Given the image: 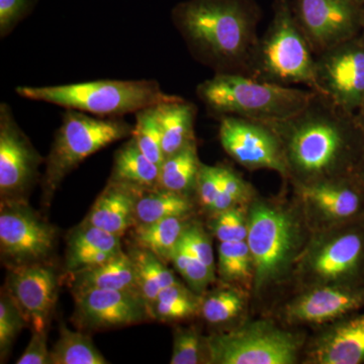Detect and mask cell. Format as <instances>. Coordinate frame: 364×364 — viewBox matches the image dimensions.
<instances>
[{"instance_id":"obj_1","label":"cell","mask_w":364,"mask_h":364,"mask_svg":"<svg viewBox=\"0 0 364 364\" xmlns=\"http://www.w3.org/2000/svg\"><path fill=\"white\" fill-rule=\"evenodd\" d=\"M174 26L198 62L215 73L247 74L258 11L249 0H186L172 9Z\"/></svg>"},{"instance_id":"obj_2","label":"cell","mask_w":364,"mask_h":364,"mask_svg":"<svg viewBox=\"0 0 364 364\" xmlns=\"http://www.w3.org/2000/svg\"><path fill=\"white\" fill-rule=\"evenodd\" d=\"M348 114L317 92L294 116L265 123L279 136L289 173L303 178L304 184L333 179L351 152Z\"/></svg>"},{"instance_id":"obj_3","label":"cell","mask_w":364,"mask_h":364,"mask_svg":"<svg viewBox=\"0 0 364 364\" xmlns=\"http://www.w3.org/2000/svg\"><path fill=\"white\" fill-rule=\"evenodd\" d=\"M316 91L275 85L247 74L215 73L196 87V95L208 112L273 123L305 109Z\"/></svg>"},{"instance_id":"obj_4","label":"cell","mask_w":364,"mask_h":364,"mask_svg":"<svg viewBox=\"0 0 364 364\" xmlns=\"http://www.w3.org/2000/svg\"><path fill=\"white\" fill-rule=\"evenodd\" d=\"M20 97L98 117H119L176 100L159 83L140 80H95L51 86H18Z\"/></svg>"},{"instance_id":"obj_5","label":"cell","mask_w":364,"mask_h":364,"mask_svg":"<svg viewBox=\"0 0 364 364\" xmlns=\"http://www.w3.org/2000/svg\"><path fill=\"white\" fill-rule=\"evenodd\" d=\"M247 75L275 85H306L317 92L316 56L287 0L277 1L272 23L254 49Z\"/></svg>"},{"instance_id":"obj_6","label":"cell","mask_w":364,"mask_h":364,"mask_svg":"<svg viewBox=\"0 0 364 364\" xmlns=\"http://www.w3.org/2000/svg\"><path fill=\"white\" fill-rule=\"evenodd\" d=\"M132 132L133 126L119 117H93L67 109L46 161L44 200H51L64 178L86 158L129 138Z\"/></svg>"},{"instance_id":"obj_7","label":"cell","mask_w":364,"mask_h":364,"mask_svg":"<svg viewBox=\"0 0 364 364\" xmlns=\"http://www.w3.org/2000/svg\"><path fill=\"white\" fill-rule=\"evenodd\" d=\"M205 344L210 363L217 364H291L299 347L294 335L268 323L214 335Z\"/></svg>"},{"instance_id":"obj_8","label":"cell","mask_w":364,"mask_h":364,"mask_svg":"<svg viewBox=\"0 0 364 364\" xmlns=\"http://www.w3.org/2000/svg\"><path fill=\"white\" fill-rule=\"evenodd\" d=\"M246 241L252 255L255 287L260 289L287 267L296 246V225L287 213L258 203L250 213Z\"/></svg>"},{"instance_id":"obj_9","label":"cell","mask_w":364,"mask_h":364,"mask_svg":"<svg viewBox=\"0 0 364 364\" xmlns=\"http://www.w3.org/2000/svg\"><path fill=\"white\" fill-rule=\"evenodd\" d=\"M56 231L18 198H2L0 249L11 267L40 263L52 253Z\"/></svg>"},{"instance_id":"obj_10","label":"cell","mask_w":364,"mask_h":364,"mask_svg":"<svg viewBox=\"0 0 364 364\" xmlns=\"http://www.w3.org/2000/svg\"><path fill=\"white\" fill-rule=\"evenodd\" d=\"M317 92L351 112L364 102V46L348 40L316 56Z\"/></svg>"},{"instance_id":"obj_11","label":"cell","mask_w":364,"mask_h":364,"mask_svg":"<svg viewBox=\"0 0 364 364\" xmlns=\"http://www.w3.org/2000/svg\"><path fill=\"white\" fill-rule=\"evenodd\" d=\"M220 142L235 161L248 169L289 173L282 143L267 124L235 116L221 117Z\"/></svg>"},{"instance_id":"obj_12","label":"cell","mask_w":364,"mask_h":364,"mask_svg":"<svg viewBox=\"0 0 364 364\" xmlns=\"http://www.w3.org/2000/svg\"><path fill=\"white\" fill-rule=\"evenodd\" d=\"M72 294L75 299L72 321L81 329L127 327L152 318L149 306L136 291L85 289Z\"/></svg>"},{"instance_id":"obj_13","label":"cell","mask_w":364,"mask_h":364,"mask_svg":"<svg viewBox=\"0 0 364 364\" xmlns=\"http://www.w3.org/2000/svg\"><path fill=\"white\" fill-rule=\"evenodd\" d=\"M28 136L6 102L0 105V193L2 198H18L32 186L41 163Z\"/></svg>"},{"instance_id":"obj_14","label":"cell","mask_w":364,"mask_h":364,"mask_svg":"<svg viewBox=\"0 0 364 364\" xmlns=\"http://www.w3.org/2000/svg\"><path fill=\"white\" fill-rule=\"evenodd\" d=\"M293 11L316 56L351 40L355 30V0H294Z\"/></svg>"},{"instance_id":"obj_15","label":"cell","mask_w":364,"mask_h":364,"mask_svg":"<svg viewBox=\"0 0 364 364\" xmlns=\"http://www.w3.org/2000/svg\"><path fill=\"white\" fill-rule=\"evenodd\" d=\"M7 293L36 331L47 330L58 296L56 272L43 262L11 267L7 277Z\"/></svg>"},{"instance_id":"obj_16","label":"cell","mask_w":364,"mask_h":364,"mask_svg":"<svg viewBox=\"0 0 364 364\" xmlns=\"http://www.w3.org/2000/svg\"><path fill=\"white\" fill-rule=\"evenodd\" d=\"M364 306V286L344 284L314 289L287 306L289 321L301 323L329 322Z\"/></svg>"},{"instance_id":"obj_17","label":"cell","mask_w":364,"mask_h":364,"mask_svg":"<svg viewBox=\"0 0 364 364\" xmlns=\"http://www.w3.org/2000/svg\"><path fill=\"white\" fill-rule=\"evenodd\" d=\"M364 267V232L353 229L335 237L312 262L314 274L325 282H349Z\"/></svg>"},{"instance_id":"obj_18","label":"cell","mask_w":364,"mask_h":364,"mask_svg":"<svg viewBox=\"0 0 364 364\" xmlns=\"http://www.w3.org/2000/svg\"><path fill=\"white\" fill-rule=\"evenodd\" d=\"M142 191L109 179L83 223L122 236L135 226L136 198Z\"/></svg>"},{"instance_id":"obj_19","label":"cell","mask_w":364,"mask_h":364,"mask_svg":"<svg viewBox=\"0 0 364 364\" xmlns=\"http://www.w3.org/2000/svg\"><path fill=\"white\" fill-rule=\"evenodd\" d=\"M122 236L82 223L67 240V272L102 264L122 250Z\"/></svg>"},{"instance_id":"obj_20","label":"cell","mask_w":364,"mask_h":364,"mask_svg":"<svg viewBox=\"0 0 364 364\" xmlns=\"http://www.w3.org/2000/svg\"><path fill=\"white\" fill-rule=\"evenodd\" d=\"M312 354L316 363H363L364 313L338 323L318 341Z\"/></svg>"},{"instance_id":"obj_21","label":"cell","mask_w":364,"mask_h":364,"mask_svg":"<svg viewBox=\"0 0 364 364\" xmlns=\"http://www.w3.org/2000/svg\"><path fill=\"white\" fill-rule=\"evenodd\" d=\"M72 291L85 289H117L139 294L130 255L124 252L102 264L68 272Z\"/></svg>"},{"instance_id":"obj_22","label":"cell","mask_w":364,"mask_h":364,"mask_svg":"<svg viewBox=\"0 0 364 364\" xmlns=\"http://www.w3.org/2000/svg\"><path fill=\"white\" fill-rule=\"evenodd\" d=\"M301 193L304 198L331 219H350L363 207L358 189L339 179L304 184Z\"/></svg>"},{"instance_id":"obj_23","label":"cell","mask_w":364,"mask_h":364,"mask_svg":"<svg viewBox=\"0 0 364 364\" xmlns=\"http://www.w3.org/2000/svg\"><path fill=\"white\" fill-rule=\"evenodd\" d=\"M196 114V105L182 97L156 105L165 158L196 140L193 135Z\"/></svg>"},{"instance_id":"obj_24","label":"cell","mask_w":364,"mask_h":364,"mask_svg":"<svg viewBox=\"0 0 364 364\" xmlns=\"http://www.w3.org/2000/svg\"><path fill=\"white\" fill-rule=\"evenodd\" d=\"M159 171V165L146 157L131 138L114 155L111 181L148 191L158 188Z\"/></svg>"},{"instance_id":"obj_25","label":"cell","mask_w":364,"mask_h":364,"mask_svg":"<svg viewBox=\"0 0 364 364\" xmlns=\"http://www.w3.org/2000/svg\"><path fill=\"white\" fill-rule=\"evenodd\" d=\"M128 254L135 270L139 294L149 306L151 312V306L160 291L165 287L177 284L178 280L166 267V263L147 249L136 246Z\"/></svg>"},{"instance_id":"obj_26","label":"cell","mask_w":364,"mask_h":364,"mask_svg":"<svg viewBox=\"0 0 364 364\" xmlns=\"http://www.w3.org/2000/svg\"><path fill=\"white\" fill-rule=\"evenodd\" d=\"M193 210V203L183 193L166 189L142 191L136 198V225L151 224L167 218L186 217Z\"/></svg>"},{"instance_id":"obj_27","label":"cell","mask_w":364,"mask_h":364,"mask_svg":"<svg viewBox=\"0 0 364 364\" xmlns=\"http://www.w3.org/2000/svg\"><path fill=\"white\" fill-rule=\"evenodd\" d=\"M200 166L195 140L165 158L160 166L158 188L186 195L196 188Z\"/></svg>"},{"instance_id":"obj_28","label":"cell","mask_w":364,"mask_h":364,"mask_svg":"<svg viewBox=\"0 0 364 364\" xmlns=\"http://www.w3.org/2000/svg\"><path fill=\"white\" fill-rule=\"evenodd\" d=\"M186 217L167 218L146 225H136L133 239L136 246L147 249L165 263L171 259L172 251L188 226Z\"/></svg>"},{"instance_id":"obj_29","label":"cell","mask_w":364,"mask_h":364,"mask_svg":"<svg viewBox=\"0 0 364 364\" xmlns=\"http://www.w3.org/2000/svg\"><path fill=\"white\" fill-rule=\"evenodd\" d=\"M59 339L50 351V364H107L92 340L81 332L60 326Z\"/></svg>"},{"instance_id":"obj_30","label":"cell","mask_w":364,"mask_h":364,"mask_svg":"<svg viewBox=\"0 0 364 364\" xmlns=\"http://www.w3.org/2000/svg\"><path fill=\"white\" fill-rule=\"evenodd\" d=\"M200 299L179 282L163 289L151 306V316L163 322L183 320L200 312Z\"/></svg>"},{"instance_id":"obj_31","label":"cell","mask_w":364,"mask_h":364,"mask_svg":"<svg viewBox=\"0 0 364 364\" xmlns=\"http://www.w3.org/2000/svg\"><path fill=\"white\" fill-rule=\"evenodd\" d=\"M135 114L132 138L146 157L161 166L165 156L162 149L161 132L157 121L156 105L144 109Z\"/></svg>"},{"instance_id":"obj_32","label":"cell","mask_w":364,"mask_h":364,"mask_svg":"<svg viewBox=\"0 0 364 364\" xmlns=\"http://www.w3.org/2000/svg\"><path fill=\"white\" fill-rule=\"evenodd\" d=\"M218 272L227 282L250 279L254 272L252 255L247 241L221 242Z\"/></svg>"},{"instance_id":"obj_33","label":"cell","mask_w":364,"mask_h":364,"mask_svg":"<svg viewBox=\"0 0 364 364\" xmlns=\"http://www.w3.org/2000/svg\"><path fill=\"white\" fill-rule=\"evenodd\" d=\"M170 261L196 293H203L215 279V272L189 252L181 240L172 251Z\"/></svg>"},{"instance_id":"obj_34","label":"cell","mask_w":364,"mask_h":364,"mask_svg":"<svg viewBox=\"0 0 364 364\" xmlns=\"http://www.w3.org/2000/svg\"><path fill=\"white\" fill-rule=\"evenodd\" d=\"M240 294L230 289L215 291L200 304L203 317L210 324H223L232 320L243 310Z\"/></svg>"},{"instance_id":"obj_35","label":"cell","mask_w":364,"mask_h":364,"mask_svg":"<svg viewBox=\"0 0 364 364\" xmlns=\"http://www.w3.org/2000/svg\"><path fill=\"white\" fill-rule=\"evenodd\" d=\"M26 326H28V322L25 316L11 294L7 291L2 293L0 299V352L2 360L9 353L18 333Z\"/></svg>"},{"instance_id":"obj_36","label":"cell","mask_w":364,"mask_h":364,"mask_svg":"<svg viewBox=\"0 0 364 364\" xmlns=\"http://www.w3.org/2000/svg\"><path fill=\"white\" fill-rule=\"evenodd\" d=\"M210 226L220 242L247 240L248 224L243 213L238 208H231L215 213Z\"/></svg>"},{"instance_id":"obj_37","label":"cell","mask_w":364,"mask_h":364,"mask_svg":"<svg viewBox=\"0 0 364 364\" xmlns=\"http://www.w3.org/2000/svg\"><path fill=\"white\" fill-rule=\"evenodd\" d=\"M221 170V191L213 205V212L219 213L229 210L247 198L248 186L238 174L227 167L220 166Z\"/></svg>"},{"instance_id":"obj_38","label":"cell","mask_w":364,"mask_h":364,"mask_svg":"<svg viewBox=\"0 0 364 364\" xmlns=\"http://www.w3.org/2000/svg\"><path fill=\"white\" fill-rule=\"evenodd\" d=\"M202 359L203 343L200 334L193 329L177 330L170 363L198 364L202 363Z\"/></svg>"},{"instance_id":"obj_39","label":"cell","mask_w":364,"mask_h":364,"mask_svg":"<svg viewBox=\"0 0 364 364\" xmlns=\"http://www.w3.org/2000/svg\"><path fill=\"white\" fill-rule=\"evenodd\" d=\"M181 242L189 252L215 272L214 251L208 235L198 225H188L181 237Z\"/></svg>"},{"instance_id":"obj_40","label":"cell","mask_w":364,"mask_h":364,"mask_svg":"<svg viewBox=\"0 0 364 364\" xmlns=\"http://www.w3.org/2000/svg\"><path fill=\"white\" fill-rule=\"evenodd\" d=\"M38 0H0V37H7L26 18Z\"/></svg>"},{"instance_id":"obj_41","label":"cell","mask_w":364,"mask_h":364,"mask_svg":"<svg viewBox=\"0 0 364 364\" xmlns=\"http://www.w3.org/2000/svg\"><path fill=\"white\" fill-rule=\"evenodd\" d=\"M196 191L203 207L212 210L221 191V170L220 166H200L196 182Z\"/></svg>"},{"instance_id":"obj_42","label":"cell","mask_w":364,"mask_h":364,"mask_svg":"<svg viewBox=\"0 0 364 364\" xmlns=\"http://www.w3.org/2000/svg\"><path fill=\"white\" fill-rule=\"evenodd\" d=\"M16 364H50V351L47 347V330H33L32 338L28 342L23 355Z\"/></svg>"},{"instance_id":"obj_43","label":"cell","mask_w":364,"mask_h":364,"mask_svg":"<svg viewBox=\"0 0 364 364\" xmlns=\"http://www.w3.org/2000/svg\"><path fill=\"white\" fill-rule=\"evenodd\" d=\"M361 107H363V112L360 114V124L364 126V102L361 105Z\"/></svg>"}]
</instances>
